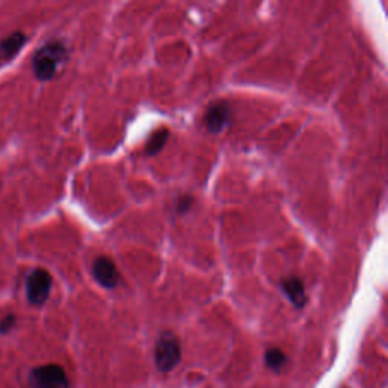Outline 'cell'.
Wrapping results in <instances>:
<instances>
[{
    "mask_svg": "<svg viewBox=\"0 0 388 388\" xmlns=\"http://www.w3.org/2000/svg\"><path fill=\"white\" fill-rule=\"evenodd\" d=\"M193 204H194V197L193 196H190V194L181 196L180 201H177V204H176V213L180 216L187 214L193 208Z\"/></svg>",
    "mask_w": 388,
    "mask_h": 388,
    "instance_id": "cell-11",
    "label": "cell"
},
{
    "mask_svg": "<svg viewBox=\"0 0 388 388\" xmlns=\"http://www.w3.org/2000/svg\"><path fill=\"white\" fill-rule=\"evenodd\" d=\"M93 278L96 279L98 284L107 290H112L120 284V274L115 267L114 261L108 257H99L94 259L93 267Z\"/></svg>",
    "mask_w": 388,
    "mask_h": 388,
    "instance_id": "cell-6",
    "label": "cell"
},
{
    "mask_svg": "<svg viewBox=\"0 0 388 388\" xmlns=\"http://www.w3.org/2000/svg\"><path fill=\"white\" fill-rule=\"evenodd\" d=\"M26 43V35L23 33H14L5 38L2 43H0V55L5 59H9L16 57L20 49H22Z\"/></svg>",
    "mask_w": 388,
    "mask_h": 388,
    "instance_id": "cell-8",
    "label": "cell"
},
{
    "mask_svg": "<svg viewBox=\"0 0 388 388\" xmlns=\"http://www.w3.org/2000/svg\"><path fill=\"white\" fill-rule=\"evenodd\" d=\"M169 137H170L169 129L161 128L158 131H155L149 137V140L146 141V149H144L146 156L152 158V156L158 155L164 149V146H165L167 140H169Z\"/></svg>",
    "mask_w": 388,
    "mask_h": 388,
    "instance_id": "cell-9",
    "label": "cell"
},
{
    "mask_svg": "<svg viewBox=\"0 0 388 388\" xmlns=\"http://www.w3.org/2000/svg\"><path fill=\"white\" fill-rule=\"evenodd\" d=\"M204 124L209 134H222L230 124V107L226 100L213 102L204 114Z\"/></svg>",
    "mask_w": 388,
    "mask_h": 388,
    "instance_id": "cell-5",
    "label": "cell"
},
{
    "mask_svg": "<svg viewBox=\"0 0 388 388\" xmlns=\"http://www.w3.org/2000/svg\"><path fill=\"white\" fill-rule=\"evenodd\" d=\"M34 388H69L66 370L58 364H45L35 367L29 376Z\"/></svg>",
    "mask_w": 388,
    "mask_h": 388,
    "instance_id": "cell-3",
    "label": "cell"
},
{
    "mask_svg": "<svg viewBox=\"0 0 388 388\" xmlns=\"http://www.w3.org/2000/svg\"><path fill=\"white\" fill-rule=\"evenodd\" d=\"M14 327H16V317L13 314H9V316H6L2 322H0V332L8 334Z\"/></svg>",
    "mask_w": 388,
    "mask_h": 388,
    "instance_id": "cell-12",
    "label": "cell"
},
{
    "mask_svg": "<svg viewBox=\"0 0 388 388\" xmlns=\"http://www.w3.org/2000/svg\"><path fill=\"white\" fill-rule=\"evenodd\" d=\"M155 365L163 373L172 372L181 361L180 339L170 331H164L155 344Z\"/></svg>",
    "mask_w": 388,
    "mask_h": 388,
    "instance_id": "cell-2",
    "label": "cell"
},
{
    "mask_svg": "<svg viewBox=\"0 0 388 388\" xmlns=\"http://www.w3.org/2000/svg\"><path fill=\"white\" fill-rule=\"evenodd\" d=\"M264 360L266 365L270 367L271 370H281L287 363V355L279 348H270L264 355Z\"/></svg>",
    "mask_w": 388,
    "mask_h": 388,
    "instance_id": "cell-10",
    "label": "cell"
},
{
    "mask_svg": "<svg viewBox=\"0 0 388 388\" xmlns=\"http://www.w3.org/2000/svg\"><path fill=\"white\" fill-rule=\"evenodd\" d=\"M52 284H54V281H52L49 271L35 269L26 281V298L29 303H33L35 307L45 305L50 296Z\"/></svg>",
    "mask_w": 388,
    "mask_h": 388,
    "instance_id": "cell-4",
    "label": "cell"
},
{
    "mask_svg": "<svg viewBox=\"0 0 388 388\" xmlns=\"http://www.w3.org/2000/svg\"><path fill=\"white\" fill-rule=\"evenodd\" d=\"M279 288L282 293H284V296L296 308L300 310L307 305L308 298H307V291H305V284H303L300 278H298V276L284 278L281 281Z\"/></svg>",
    "mask_w": 388,
    "mask_h": 388,
    "instance_id": "cell-7",
    "label": "cell"
},
{
    "mask_svg": "<svg viewBox=\"0 0 388 388\" xmlns=\"http://www.w3.org/2000/svg\"><path fill=\"white\" fill-rule=\"evenodd\" d=\"M67 59L69 52L64 43H61V41H50V43L41 47L34 57L33 69L35 76L43 82L52 81L55 78L61 64H64Z\"/></svg>",
    "mask_w": 388,
    "mask_h": 388,
    "instance_id": "cell-1",
    "label": "cell"
}]
</instances>
